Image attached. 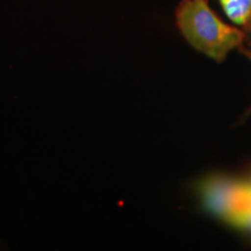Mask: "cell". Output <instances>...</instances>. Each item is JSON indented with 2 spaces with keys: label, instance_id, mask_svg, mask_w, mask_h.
Here are the masks:
<instances>
[{
  "label": "cell",
  "instance_id": "obj_1",
  "mask_svg": "<svg viewBox=\"0 0 251 251\" xmlns=\"http://www.w3.org/2000/svg\"><path fill=\"white\" fill-rule=\"evenodd\" d=\"M176 19L187 42L215 62H224L243 42L242 31L220 20L207 0H183Z\"/></svg>",
  "mask_w": 251,
  "mask_h": 251
},
{
  "label": "cell",
  "instance_id": "obj_2",
  "mask_svg": "<svg viewBox=\"0 0 251 251\" xmlns=\"http://www.w3.org/2000/svg\"><path fill=\"white\" fill-rule=\"evenodd\" d=\"M200 191L206 209L224 220L241 203L250 201L243 180L212 177L203 181Z\"/></svg>",
  "mask_w": 251,
  "mask_h": 251
},
{
  "label": "cell",
  "instance_id": "obj_3",
  "mask_svg": "<svg viewBox=\"0 0 251 251\" xmlns=\"http://www.w3.org/2000/svg\"><path fill=\"white\" fill-rule=\"evenodd\" d=\"M225 13L236 25H246L251 17V0H220Z\"/></svg>",
  "mask_w": 251,
  "mask_h": 251
},
{
  "label": "cell",
  "instance_id": "obj_4",
  "mask_svg": "<svg viewBox=\"0 0 251 251\" xmlns=\"http://www.w3.org/2000/svg\"><path fill=\"white\" fill-rule=\"evenodd\" d=\"M225 221L234 227L251 231V201L241 203L225 219Z\"/></svg>",
  "mask_w": 251,
  "mask_h": 251
},
{
  "label": "cell",
  "instance_id": "obj_5",
  "mask_svg": "<svg viewBox=\"0 0 251 251\" xmlns=\"http://www.w3.org/2000/svg\"><path fill=\"white\" fill-rule=\"evenodd\" d=\"M244 181V187H246V192H247V196L249 198V200L251 201V177L249 179L247 180H243Z\"/></svg>",
  "mask_w": 251,
  "mask_h": 251
},
{
  "label": "cell",
  "instance_id": "obj_6",
  "mask_svg": "<svg viewBox=\"0 0 251 251\" xmlns=\"http://www.w3.org/2000/svg\"><path fill=\"white\" fill-rule=\"evenodd\" d=\"M246 54H247L248 57H249V58L251 59V49H250V50H247V51H246Z\"/></svg>",
  "mask_w": 251,
  "mask_h": 251
}]
</instances>
